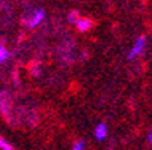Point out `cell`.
Segmentation results:
<instances>
[{
	"label": "cell",
	"instance_id": "1",
	"mask_svg": "<svg viewBox=\"0 0 152 150\" xmlns=\"http://www.w3.org/2000/svg\"><path fill=\"white\" fill-rule=\"evenodd\" d=\"M0 111L8 123H12V99L8 92H0Z\"/></svg>",
	"mask_w": 152,
	"mask_h": 150
},
{
	"label": "cell",
	"instance_id": "2",
	"mask_svg": "<svg viewBox=\"0 0 152 150\" xmlns=\"http://www.w3.org/2000/svg\"><path fill=\"white\" fill-rule=\"evenodd\" d=\"M44 18H45V12H44V9H33V11H30L27 15H26V18H24V21H26V24L30 27V29H35V27H38L42 21H44Z\"/></svg>",
	"mask_w": 152,
	"mask_h": 150
},
{
	"label": "cell",
	"instance_id": "3",
	"mask_svg": "<svg viewBox=\"0 0 152 150\" xmlns=\"http://www.w3.org/2000/svg\"><path fill=\"white\" fill-rule=\"evenodd\" d=\"M145 50H146V36L142 35V36H139L136 39V42L133 44L131 50L128 51V60H134V59L140 57L145 53Z\"/></svg>",
	"mask_w": 152,
	"mask_h": 150
},
{
	"label": "cell",
	"instance_id": "4",
	"mask_svg": "<svg viewBox=\"0 0 152 150\" xmlns=\"http://www.w3.org/2000/svg\"><path fill=\"white\" fill-rule=\"evenodd\" d=\"M108 135V128L105 123H98L96 128H95V138L98 141H104Z\"/></svg>",
	"mask_w": 152,
	"mask_h": 150
},
{
	"label": "cell",
	"instance_id": "5",
	"mask_svg": "<svg viewBox=\"0 0 152 150\" xmlns=\"http://www.w3.org/2000/svg\"><path fill=\"white\" fill-rule=\"evenodd\" d=\"M92 26H94V23L89 18H78V21L75 23V27L78 32H88L92 29Z\"/></svg>",
	"mask_w": 152,
	"mask_h": 150
},
{
	"label": "cell",
	"instance_id": "6",
	"mask_svg": "<svg viewBox=\"0 0 152 150\" xmlns=\"http://www.w3.org/2000/svg\"><path fill=\"white\" fill-rule=\"evenodd\" d=\"M8 59H9V50H8L3 44H0V65L6 63Z\"/></svg>",
	"mask_w": 152,
	"mask_h": 150
},
{
	"label": "cell",
	"instance_id": "7",
	"mask_svg": "<svg viewBox=\"0 0 152 150\" xmlns=\"http://www.w3.org/2000/svg\"><path fill=\"white\" fill-rule=\"evenodd\" d=\"M0 150H15V147L8 140H5L3 137H0Z\"/></svg>",
	"mask_w": 152,
	"mask_h": 150
},
{
	"label": "cell",
	"instance_id": "8",
	"mask_svg": "<svg viewBox=\"0 0 152 150\" xmlns=\"http://www.w3.org/2000/svg\"><path fill=\"white\" fill-rule=\"evenodd\" d=\"M66 20H68V23H71V24H74V26H75V23L78 21V14H77V12H69Z\"/></svg>",
	"mask_w": 152,
	"mask_h": 150
},
{
	"label": "cell",
	"instance_id": "9",
	"mask_svg": "<svg viewBox=\"0 0 152 150\" xmlns=\"http://www.w3.org/2000/svg\"><path fill=\"white\" fill-rule=\"evenodd\" d=\"M72 150H84V141L83 140H78L72 144Z\"/></svg>",
	"mask_w": 152,
	"mask_h": 150
},
{
	"label": "cell",
	"instance_id": "10",
	"mask_svg": "<svg viewBox=\"0 0 152 150\" xmlns=\"http://www.w3.org/2000/svg\"><path fill=\"white\" fill-rule=\"evenodd\" d=\"M148 141H149V144L152 146V129H151V132H149V135H148Z\"/></svg>",
	"mask_w": 152,
	"mask_h": 150
}]
</instances>
